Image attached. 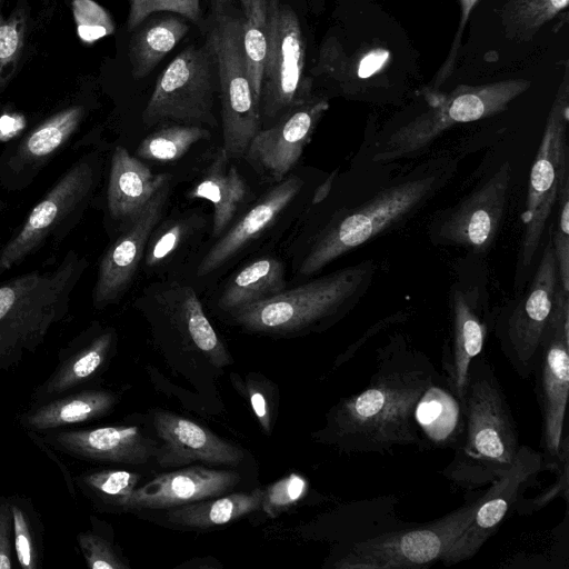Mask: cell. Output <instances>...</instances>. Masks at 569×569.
I'll list each match as a JSON object with an SVG mask.
<instances>
[{
  "label": "cell",
  "mask_w": 569,
  "mask_h": 569,
  "mask_svg": "<svg viewBox=\"0 0 569 569\" xmlns=\"http://www.w3.org/2000/svg\"><path fill=\"white\" fill-rule=\"evenodd\" d=\"M485 490L473 492L450 512L427 522L400 519L373 535L342 543L331 567L336 569H418L440 561L465 530Z\"/></svg>",
  "instance_id": "6"
},
{
  "label": "cell",
  "mask_w": 569,
  "mask_h": 569,
  "mask_svg": "<svg viewBox=\"0 0 569 569\" xmlns=\"http://www.w3.org/2000/svg\"><path fill=\"white\" fill-rule=\"evenodd\" d=\"M558 222L551 234L553 252L557 262L559 284L569 292V174H567L558 191Z\"/></svg>",
  "instance_id": "41"
},
{
  "label": "cell",
  "mask_w": 569,
  "mask_h": 569,
  "mask_svg": "<svg viewBox=\"0 0 569 569\" xmlns=\"http://www.w3.org/2000/svg\"><path fill=\"white\" fill-rule=\"evenodd\" d=\"M557 475L555 482L543 492H540L532 499H522L518 496L513 509L518 515L529 516L546 507L558 496L568 501V472H569V436L565 431L559 450V458L556 469Z\"/></svg>",
  "instance_id": "42"
},
{
  "label": "cell",
  "mask_w": 569,
  "mask_h": 569,
  "mask_svg": "<svg viewBox=\"0 0 569 569\" xmlns=\"http://www.w3.org/2000/svg\"><path fill=\"white\" fill-rule=\"evenodd\" d=\"M328 108L327 99L310 98L286 112L273 126L256 133L246 150L247 160L280 182L301 157Z\"/></svg>",
  "instance_id": "19"
},
{
  "label": "cell",
  "mask_w": 569,
  "mask_h": 569,
  "mask_svg": "<svg viewBox=\"0 0 569 569\" xmlns=\"http://www.w3.org/2000/svg\"><path fill=\"white\" fill-rule=\"evenodd\" d=\"M246 181L219 148L211 163L190 191L192 199H206L213 206L212 234L218 237L233 219L248 194Z\"/></svg>",
  "instance_id": "28"
},
{
  "label": "cell",
  "mask_w": 569,
  "mask_h": 569,
  "mask_svg": "<svg viewBox=\"0 0 569 569\" xmlns=\"http://www.w3.org/2000/svg\"><path fill=\"white\" fill-rule=\"evenodd\" d=\"M114 332L93 322L58 352L52 373L31 393V405L83 389L104 368L114 345Z\"/></svg>",
  "instance_id": "21"
},
{
  "label": "cell",
  "mask_w": 569,
  "mask_h": 569,
  "mask_svg": "<svg viewBox=\"0 0 569 569\" xmlns=\"http://www.w3.org/2000/svg\"><path fill=\"white\" fill-rule=\"evenodd\" d=\"M459 402L462 427L453 458L442 475L455 486L472 491L505 475L521 445L508 399L482 353L470 363Z\"/></svg>",
  "instance_id": "2"
},
{
  "label": "cell",
  "mask_w": 569,
  "mask_h": 569,
  "mask_svg": "<svg viewBox=\"0 0 569 569\" xmlns=\"http://www.w3.org/2000/svg\"><path fill=\"white\" fill-rule=\"evenodd\" d=\"M168 193L167 180L104 251L92 293L94 308L117 302L129 287L147 241L163 213Z\"/></svg>",
  "instance_id": "18"
},
{
  "label": "cell",
  "mask_w": 569,
  "mask_h": 569,
  "mask_svg": "<svg viewBox=\"0 0 569 569\" xmlns=\"http://www.w3.org/2000/svg\"><path fill=\"white\" fill-rule=\"evenodd\" d=\"M305 60L298 16L288 4L268 0V48L259 98L261 118L279 119L311 98V80L303 74Z\"/></svg>",
  "instance_id": "12"
},
{
  "label": "cell",
  "mask_w": 569,
  "mask_h": 569,
  "mask_svg": "<svg viewBox=\"0 0 569 569\" xmlns=\"http://www.w3.org/2000/svg\"><path fill=\"white\" fill-rule=\"evenodd\" d=\"M241 34L248 78L259 103L268 48V0H240Z\"/></svg>",
  "instance_id": "34"
},
{
  "label": "cell",
  "mask_w": 569,
  "mask_h": 569,
  "mask_svg": "<svg viewBox=\"0 0 569 569\" xmlns=\"http://www.w3.org/2000/svg\"><path fill=\"white\" fill-rule=\"evenodd\" d=\"M209 137L207 129L196 124L164 127L146 137L138 146L136 156L153 161H173L182 157L197 141Z\"/></svg>",
  "instance_id": "37"
},
{
  "label": "cell",
  "mask_w": 569,
  "mask_h": 569,
  "mask_svg": "<svg viewBox=\"0 0 569 569\" xmlns=\"http://www.w3.org/2000/svg\"><path fill=\"white\" fill-rule=\"evenodd\" d=\"M511 176L509 162L502 163L459 202L435 217L429 228L432 242L473 253L488 251L506 211Z\"/></svg>",
  "instance_id": "15"
},
{
  "label": "cell",
  "mask_w": 569,
  "mask_h": 569,
  "mask_svg": "<svg viewBox=\"0 0 569 569\" xmlns=\"http://www.w3.org/2000/svg\"><path fill=\"white\" fill-rule=\"evenodd\" d=\"M530 86L526 79H507L479 86L461 84L449 93H438L428 99V110L376 142L372 159L387 163L417 157L450 127L505 111Z\"/></svg>",
  "instance_id": "7"
},
{
  "label": "cell",
  "mask_w": 569,
  "mask_h": 569,
  "mask_svg": "<svg viewBox=\"0 0 569 569\" xmlns=\"http://www.w3.org/2000/svg\"><path fill=\"white\" fill-rule=\"evenodd\" d=\"M183 232L184 226L179 222L167 228L149 248L146 263L152 267L166 259L179 246Z\"/></svg>",
  "instance_id": "47"
},
{
  "label": "cell",
  "mask_w": 569,
  "mask_h": 569,
  "mask_svg": "<svg viewBox=\"0 0 569 569\" xmlns=\"http://www.w3.org/2000/svg\"><path fill=\"white\" fill-rule=\"evenodd\" d=\"M188 31L189 26L177 13L152 19L140 28L129 46L132 77L142 79L149 76Z\"/></svg>",
  "instance_id": "30"
},
{
  "label": "cell",
  "mask_w": 569,
  "mask_h": 569,
  "mask_svg": "<svg viewBox=\"0 0 569 569\" xmlns=\"http://www.w3.org/2000/svg\"><path fill=\"white\" fill-rule=\"evenodd\" d=\"M168 180L153 174L138 158L121 146L116 147L109 171L107 208L114 220L130 221Z\"/></svg>",
  "instance_id": "27"
},
{
  "label": "cell",
  "mask_w": 569,
  "mask_h": 569,
  "mask_svg": "<svg viewBox=\"0 0 569 569\" xmlns=\"http://www.w3.org/2000/svg\"><path fill=\"white\" fill-rule=\"evenodd\" d=\"M251 407L266 431L270 430V413L263 395L253 387L248 389Z\"/></svg>",
  "instance_id": "51"
},
{
  "label": "cell",
  "mask_w": 569,
  "mask_h": 569,
  "mask_svg": "<svg viewBox=\"0 0 569 569\" xmlns=\"http://www.w3.org/2000/svg\"><path fill=\"white\" fill-rule=\"evenodd\" d=\"M128 30L139 27L151 13L169 11L180 14L193 22L200 20V0H128Z\"/></svg>",
  "instance_id": "44"
},
{
  "label": "cell",
  "mask_w": 569,
  "mask_h": 569,
  "mask_svg": "<svg viewBox=\"0 0 569 569\" xmlns=\"http://www.w3.org/2000/svg\"><path fill=\"white\" fill-rule=\"evenodd\" d=\"M283 268L273 258H261L241 269L220 297V307L236 311L284 289Z\"/></svg>",
  "instance_id": "31"
},
{
  "label": "cell",
  "mask_w": 569,
  "mask_h": 569,
  "mask_svg": "<svg viewBox=\"0 0 569 569\" xmlns=\"http://www.w3.org/2000/svg\"><path fill=\"white\" fill-rule=\"evenodd\" d=\"M569 0H506L500 18L506 37L530 41L538 30L568 7Z\"/></svg>",
  "instance_id": "36"
},
{
  "label": "cell",
  "mask_w": 569,
  "mask_h": 569,
  "mask_svg": "<svg viewBox=\"0 0 569 569\" xmlns=\"http://www.w3.org/2000/svg\"><path fill=\"white\" fill-rule=\"evenodd\" d=\"M102 160L91 151L76 160L32 208L0 249V277L46 244H59L83 218L101 177Z\"/></svg>",
  "instance_id": "8"
},
{
  "label": "cell",
  "mask_w": 569,
  "mask_h": 569,
  "mask_svg": "<svg viewBox=\"0 0 569 569\" xmlns=\"http://www.w3.org/2000/svg\"><path fill=\"white\" fill-rule=\"evenodd\" d=\"M39 435L56 451L91 462L144 463L158 448L137 426L58 429Z\"/></svg>",
  "instance_id": "20"
},
{
  "label": "cell",
  "mask_w": 569,
  "mask_h": 569,
  "mask_svg": "<svg viewBox=\"0 0 569 569\" xmlns=\"http://www.w3.org/2000/svg\"><path fill=\"white\" fill-rule=\"evenodd\" d=\"M453 172L451 160H431L336 218L317 237L301 263L300 273L311 276L340 256L400 224L427 204Z\"/></svg>",
  "instance_id": "4"
},
{
  "label": "cell",
  "mask_w": 569,
  "mask_h": 569,
  "mask_svg": "<svg viewBox=\"0 0 569 569\" xmlns=\"http://www.w3.org/2000/svg\"><path fill=\"white\" fill-rule=\"evenodd\" d=\"M375 272L373 261H361L242 307L234 317L252 331L277 333L338 320L365 295Z\"/></svg>",
  "instance_id": "5"
},
{
  "label": "cell",
  "mask_w": 569,
  "mask_h": 569,
  "mask_svg": "<svg viewBox=\"0 0 569 569\" xmlns=\"http://www.w3.org/2000/svg\"><path fill=\"white\" fill-rule=\"evenodd\" d=\"M532 375L541 418L542 468L553 471L566 431L569 395V292L560 284L555 290Z\"/></svg>",
  "instance_id": "11"
},
{
  "label": "cell",
  "mask_w": 569,
  "mask_h": 569,
  "mask_svg": "<svg viewBox=\"0 0 569 569\" xmlns=\"http://www.w3.org/2000/svg\"><path fill=\"white\" fill-rule=\"evenodd\" d=\"M480 297L460 288L450 295V331L441 353V376L449 391L460 400L471 361L482 353L488 333Z\"/></svg>",
  "instance_id": "22"
},
{
  "label": "cell",
  "mask_w": 569,
  "mask_h": 569,
  "mask_svg": "<svg viewBox=\"0 0 569 569\" xmlns=\"http://www.w3.org/2000/svg\"><path fill=\"white\" fill-rule=\"evenodd\" d=\"M558 284L557 262L549 236L528 290L493 323L503 356L522 379H528L533 372Z\"/></svg>",
  "instance_id": "14"
},
{
  "label": "cell",
  "mask_w": 569,
  "mask_h": 569,
  "mask_svg": "<svg viewBox=\"0 0 569 569\" xmlns=\"http://www.w3.org/2000/svg\"><path fill=\"white\" fill-rule=\"evenodd\" d=\"M476 1L477 0H461L462 16H461V22L459 24V31L457 32V37L452 43V48L449 52V56H448L446 62L440 68L439 72L436 77V80L430 89V92L436 93L438 91V89L440 88V86L443 83V81L450 76L451 70L453 68V63H455L457 54H458V48L460 46V39H461V33L463 31L465 22L468 19L470 10L473 7V4L476 3Z\"/></svg>",
  "instance_id": "48"
},
{
  "label": "cell",
  "mask_w": 569,
  "mask_h": 569,
  "mask_svg": "<svg viewBox=\"0 0 569 569\" xmlns=\"http://www.w3.org/2000/svg\"><path fill=\"white\" fill-rule=\"evenodd\" d=\"M408 315L403 312H397L395 315H391L389 317H386L381 319L379 322L375 323L371 328L367 330L365 335H362L353 345L349 346V348L340 355V357L337 360V365L342 363L350 358L353 357V355L376 333L383 330L390 325L399 323L401 321H405L407 319Z\"/></svg>",
  "instance_id": "49"
},
{
  "label": "cell",
  "mask_w": 569,
  "mask_h": 569,
  "mask_svg": "<svg viewBox=\"0 0 569 569\" xmlns=\"http://www.w3.org/2000/svg\"><path fill=\"white\" fill-rule=\"evenodd\" d=\"M0 0V90L10 79L11 71L19 60L23 48L24 24L20 12L6 17Z\"/></svg>",
  "instance_id": "40"
},
{
  "label": "cell",
  "mask_w": 569,
  "mask_h": 569,
  "mask_svg": "<svg viewBox=\"0 0 569 569\" xmlns=\"http://www.w3.org/2000/svg\"><path fill=\"white\" fill-rule=\"evenodd\" d=\"M219 78L223 150L230 159L244 156L260 130L259 103L248 78L241 19L218 13L208 33Z\"/></svg>",
  "instance_id": "10"
},
{
  "label": "cell",
  "mask_w": 569,
  "mask_h": 569,
  "mask_svg": "<svg viewBox=\"0 0 569 569\" xmlns=\"http://www.w3.org/2000/svg\"><path fill=\"white\" fill-rule=\"evenodd\" d=\"M308 491V481L297 473L278 480L263 490L261 509L269 517H277L300 501Z\"/></svg>",
  "instance_id": "45"
},
{
  "label": "cell",
  "mask_w": 569,
  "mask_h": 569,
  "mask_svg": "<svg viewBox=\"0 0 569 569\" xmlns=\"http://www.w3.org/2000/svg\"><path fill=\"white\" fill-rule=\"evenodd\" d=\"M302 184L303 181L300 178L290 177L270 189L208 251L198 267V276H206L221 267L248 242L257 238L295 199Z\"/></svg>",
  "instance_id": "25"
},
{
  "label": "cell",
  "mask_w": 569,
  "mask_h": 569,
  "mask_svg": "<svg viewBox=\"0 0 569 569\" xmlns=\"http://www.w3.org/2000/svg\"><path fill=\"white\" fill-rule=\"evenodd\" d=\"M18 567L9 497L0 496V569Z\"/></svg>",
  "instance_id": "46"
},
{
  "label": "cell",
  "mask_w": 569,
  "mask_h": 569,
  "mask_svg": "<svg viewBox=\"0 0 569 569\" xmlns=\"http://www.w3.org/2000/svg\"><path fill=\"white\" fill-rule=\"evenodd\" d=\"M171 300L179 320L184 326L196 347L217 366L230 362L229 355L206 317L202 305L196 292L189 287H177L171 290Z\"/></svg>",
  "instance_id": "33"
},
{
  "label": "cell",
  "mask_w": 569,
  "mask_h": 569,
  "mask_svg": "<svg viewBox=\"0 0 569 569\" xmlns=\"http://www.w3.org/2000/svg\"><path fill=\"white\" fill-rule=\"evenodd\" d=\"M26 433L33 441V443L37 445L38 448L46 452V455L57 463V466L62 472L69 493L72 496V498H76V486L73 482V476L71 475L69 469L62 463V461L58 458V456L56 455V450L48 446L42 440L41 436L38 432L26 431Z\"/></svg>",
  "instance_id": "50"
},
{
  "label": "cell",
  "mask_w": 569,
  "mask_h": 569,
  "mask_svg": "<svg viewBox=\"0 0 569 569\" xmlns=\"http://www.w3.org/2000/svg\"><path fill=\"white\" fill-rule=\"evenodd\" d=\"M416 422L422 447H452L461 427L462 411L459 400L449 391L441 378L422 396L416 408Z\"/></svg>",
  "instance_id": "29"
},
{
  "label": "cell",
  "mask_w": 569,
  "mask_h": 569,
  "mask_svg": "<svg viewBox=\"0 0 569 569\" xmlns=\"http://www.w3.org/2000/svg\"><path fill=\"white\" fill-rule=\"evenodd\" d=\"M92 520V519H91ZM90 530L77 535V543L86 565L90 569H128L117 549L92 520Z\"/></svg>",
  "instance_id": "39"
},
{
  "label": "cell",
  "mask_w": 569,
  "mask_h": 569,
  "mask_svg": "<svg viewBox=\"0 0 569 569\" xmlns=\"http://www.w3.org/2000/svg\"><path fill=\"white\" fill-rule=\"evenodd\" d=\"M88 267L87 258L71 249L51 268L0 283V371L34 353L50 329L63 321Z\"/></svg>",
  "instance_id": "3"
},
{
  "label": "cell",
  "mask_w": 569,
  "mask_h": 569,
  "mask_svg": "<svg viewBox=\"0 0 569 569\" xmlns=\"http://www.w3.org/2000/svg\"><path fill=\"white\" fill-rule=\"evenodd\" d=\"M568 121L569 77L566 67L530 169L526 207L521 214L523 232L518 259L519 267L523 269L531 264L537 253L557 202L559 187L569 173Z\"/></svg>",
  "instance_id": "9"
},
{
  "label": "cell",
  "mask_w": 569,
  "mask_h": 569,
  "mask_svg": "<svg viewBox=\"0 0 569 569\" xmlns=\"http://www.w3.org/2000/svg\"><path fill=\"white\" fill-rule=\"evenodd\" d=\"M262 489L238 492L219 499L182 505L168 513L170 521L193 528H209L234 521L261 508Z\"/></svg>",
  "instance_id": "32"
},
{
  "label": "cell",
  "mask_w": 569,
  "mask_h": 569,
  "mask_svg": "<svg viewBox=\"0 0 569 569\" xmlns=\"http://www.w3.org/2000/svg\"><path fill=\"white\" fill-rule=\"evenodd\" d=\"M541 453L521 445L512 467L489 485L465 530L441 558L450 567L472 558L499 529L525 486L542 471Z\"/></svg>",
  "instance_id": "16"
},
{
  "label": "cell",
  "mask_w": 569,
  "mask_h": 569,
  "mask_svg": "<svg viewBox=\"0 0 569 569\" xmlns=\"http://www.w3.org/2000/svg\"><path fill=\"white\" fill-rule=\"evenodd\" d=\"M72 13L78 36L86 43H93L114 31L109 12L93 0H73Z\"/></svg>",
  "instance_id": "43"
},
{
  "label": "cell",
  "mask_w": 569,
  "mask_h": 569,
  "mask_svg": "<svg viewBox=\"0 0 569 569\" xmlns=\"http://www.w3.org/2000/svg\"><path fill=\"white\" fill-rule=\"evenodd\" d=\"M214 57L207 41L178 53L159 76L142 113L146 126L162 120L216 126Z\"/></svg>",
  "instance_id": "13"
},
{
  "label": "cell",
  "mask_w": 569,
  "mask_h": 569,
  "mask_svg": "<svg viewBox=\"0 0 569 569\" xmlns=\"http://www.w3.org/2000/svg\"><path fill=\"white\" fill-rule=\"evenodd\" d=\"M138 480L137 473L119 469L88 470L73 476L76 488L88 498L119 508L136 489Z\"/></svg>",
  "instance_id": "38"
},
{
  "label": "cell",
  "mask_w": 569,
  "mask_h": 569,
  "mask_svg": "<svg viewBox=\"0 0 569 569\" xmlns=\"http://www.w3.org/2000/svg\"><path fill=\"white\" fill-rule=\"evenodd\" d=\"M12 515L13 543L18 567L40 569L43 561L44 527L28 497L9 496Z\"/></svg>",
  "instance_id": "35"
},
{
  "label": "cell",
  "mask_w": 569,
  "mask_h": 569,
  "mask_svg": "<svg viewBox=\"0 0 569 569\" xmlns=\"http://www.w3.org/2000/svg\"><path fill=\"white\" fill-rule=\"evenodd\" d=\"M217 8L221 9L226 3L229 2V0H213Z\"/></svg>",
  "instance_id": "53"
},
{
  "label": "cell",
  "mask_w": 569,
  "mask_h": 569,
  "mask_svg": "<svg viewBox=\"0 0 569 569\" xmlns=\"http://www.w3.org/2000/svg\"><path fill=\"white\" fill-rule=\"evenodd\" d=\"M86 117L72 104L51 114L0 153V186L10 192L30 187L44 167L68 144Z\"/></svg>",
  "instance_id": "17"
},
{
  "label": "cell",
  "mask_w": 569,
  "mask_h": 569,
  "mask_svg": "<svg viewBox=\"0 0 569 569\" xmlns=\"http://www.w3.org/2000/svg\"><path fill=\"white\" fill-rule=\"evenodd\" d=\"M117 401V395L110 390L83 388L30 405L17 421L26 431L38 433L66 429L108 415Z\"/></svg>",
  "instance_id": "26"
},
{
  "label": "cell",
  "mask_w": 569,
  "mask_h": 569,
  "mask_svg": "<svg viewBox=\"0 0 569 569\" xmlns=\"http://www.w3.org/2000/svg\"><path fill=\"white\" fill-rule=\"evenodd\" d=\"M240 480L230 470L190 467L162 473L134 489L120 508L164 509L219 497Z\"/></svg>",
  "instance_id": "24"
},
{
  "label": "cell",
  "mask_w": 569,
  "mask_h": 569,
  "mask_svg": "<svg viewBox=\"0 0 569 569\" xmlns=\"http://www.w3.org/2000/svg\"><path fill=\"white\" fill-rule=\"evenodd\" d=\"M335 176H336V172H332L330 174V177L321 186L318 187V189L316 190L315 196L312 198L313 203H319L328 196V193L331 189Z\"/></svg>",
  "instance_id": "52"
},
{
  "label": "cell",
  "mask_w": 569,
  "mask_h": 569,
  "mask_svg": "<svg viewBox=\"0 0 569 569\" xmlns=\"http://www.w3.org/2000/svg\"><path fill=\"white\" fill-rule=\"evenodd\" d=\"M375 365L366 387L331 409L328 439L348 453L386 455L398 447H422L416 408L441 373L400 333L376 350Z\"/></svg>",
  "instance_id": "1"
},
{
  "label": "cell",
  "mask_w": 569,
  "mask_h": 569,
  "mask_svg": "<svg viewBox=\"0 0 569 569\" xmlns=\"http://www.w3.org/2000/svg\"><path fill=\"white\" fill-rule=\"evenodd\" d=\"M153 422L161 440L154 457L161 467H178L197 461L236 466L244 457L238 447L177 415L160 411Z\"/></svg>",
  "instance_id": "23"
}]
</instances>
